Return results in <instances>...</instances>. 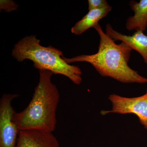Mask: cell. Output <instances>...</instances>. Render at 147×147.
<instances>
[{
  "label": "cell",
  "mask_w": 147,
  "mask_h": 147,
  "mask_svg": "<svg viewBox=\"0 0 147 147\" xmlns=\"http://www.w3.org/2000/svg\"><path fill=\"white\" fill-rule=\"evenodd\" d=\"M129 5L134 14L127 19L126 29L129 31H145L147 27V0H132Z\"/></svg>",
  "instance_id": "8"
},
{
  "label": "cell",
  "mask_w": 147,
  "mask_h": 147,
  "mask_svg": "<svg viewBox=\"0 0 147 147\" xmlns=\"http://www.w3.org/2000/svg\"><path fill=\"white\" fill-rule=\"evenodd\" d=\"M15 147H59L52 131L39 129L20 130Z\"/></svg>",
  "instance_id": "6"
},
{
  "label": "cell",
  "mask_w": 147,
  "mask_h": 147,
  "mask_svg": "<svg viewBox=\"0 0 147 147\" xmlns=\"http://www.w3.org/2000/svg\"><path fill=\"white\" fill-rule=\"evenodd\" d=\"M88 2L89 11L104 8L109 5L106 0H88Z\"/></svg>",
  "instance_id": "11"
},
{
  "label": "cell",
  "mask_w": 147,
  "mask_h": 147,
  "mask_svg": "<svg viewBox=\"0 0 147 147\" xmlns=\"http://www.w3.org/2000/svg\"><path fill=\"white\" fill-rule=\"evenodd\" d=\"M94 28L100 37L98 51L96 54L82 55L71 58L63 57L69 64L78 62L90 63L100 75L125 84L147 83L143 77L128 65L131 50L124 42L117 44L102 30L99 24Z\"/></svg>",
  "instance_id": "1"
},
{
  "label": "cell",
  "mask_w": 147,
  "mask_h": 147,
  "mask_svg": "<svg viewBox=\"0 0 147 147\" xmlns=\"http://www.w3.org/2000/svg\"><path fill=\"white\" fill-rule=\"evenodd\" d=\"M112 9V7L109 5L104 8L89 11L71 28V33L80 35L89 29L94 28L100 19L107 16Z\"/></svg>",
  "instance_id": "9"
},
{
  "label": "cell",
  "mask_w": 147,
  "mask_h": 147,
  "mask_svg": "<svg viewBox=\"0 0 147 147\" xmlns=\"http://www.w3.org/2000/svg\"><path fill=\"white\" fill-rule=\"evenodd\" d=\"M40 42L36 35L27 36L14 45L11 56L19 62L31 60L35 68L39 70H49L55 74H61L68 77L74 84H81V69L67 63L63 58V53L61 50L52 46L44 47Z\"/></svg>",
  "instance_id": "3"
},
{
  "label": "cell",
  "mask_w": 147,
  "mask_h": 147,
  "mask_svg": "<svg viewBox=\"0 0 147 147\" xmlns=\"http://www.w3.org/2000/svg\"><path fill=\"white\" fill-rule=\"evenodd\" d=\"M39 72V82L31 100L23 111L14 114L19 131L39 129L53 132L56 128L59 93L51 81L53 72L47 70H40Z\"/></svg>",
  "instance_id": "2"
},
{
  "label": "cell",
  "mask_w": 147,
  "mask_h": 147,
  "mask_svg": "<svg viewBox=\"0 0 147 147\" xmlns=\"http://www.w3.org/2000/svg\"><path fill=\"white\" fill-rule=\"evenodd\" d=\"M18 94H3L0 99V147H15L19 130L11 102Z\"/></svg>",
  "instance_id": "4"
},
{
  "label": "cell",
  "mask_w": 147,
  "mask_h": 147,
  "mask_svg": "<svg viewBox=\"0 0 147 147\" xmlns=\"http://www.w3.org/2000/svg\"><path fill=\"white\" fill-rule=\"evenodd\" d=\"M105 33L114 41L119 40L124 42L131 50L138 52L147 65V36L144 32L137 31L132 35H126L116 31L110 24H108L106 26Z\"/></svg>",
  "instance_id": "7"
},
{
  "label": "cell",
  "mask_w": 147,
  "mask_h": 147,
  "mask_svg": "<svg viewBox=\"0 0 147 147\" xmlns=\"http://www.w3.org/2000/svg\"><path fill=\"white\" fill-rule=\"evenodd\" d=\"M108 99L112 102V110H102L101 115L111 113L134 114L147 130V89L144 94L138 97H125L113 94L110 95Z\"/></svg>",
  "instance_id": "5"
},
{
  "label": "cell",
  "mask_w": 147,
  "mask_h": 147,
  "mask_svg": "<svg viewBox=\"0 0 147 147\" xmlns=\"http://www.w3.org/2000/svg\"><path fill=\"white\" fill-rule=\"evenodd\" d=\"M0 2V8L4 9L7 12H10L12 11L16 10L18 8V5L16 4L15 2L9 0H1Z\"/></svg>",
  "instance_id": "10"
}]
</instances>
